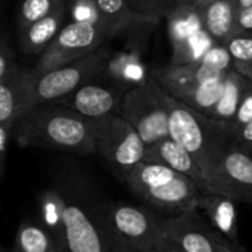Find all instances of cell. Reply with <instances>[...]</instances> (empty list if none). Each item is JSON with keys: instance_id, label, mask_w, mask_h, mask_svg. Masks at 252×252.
Instances as JSON below:
<instances>
[{"instance_id": "cell-40", "label": "cell", "mask_w": 252, "mask_h": 252, "mask_svg": "<svg viewBox=\"0 0 252 252\" xmlns=\"http://www.w3.org/2000/svg\"><path fill=\"white\" fill-rule=\"evenodd\" d=\"M220 252H239V251L233 250V248H232V247H229V245H224V247L221 248V251Z\"/></svg>"}, {"instance_id": "cell-33", "label": "cell", "mask_w": 252, "mask_h": 252, "mask_svg": "<svg viewBox=\"0 0 252 252\" xmlns=\"http://www.w3.org/2000/svg\"><path fill=\"white\" fill-rule=\"evenodd\" d=\"M252 31V4L242 9L236 16V25H235V34ZM233 34V35H235Z\"/></svg>"}, {"instance_id": "cell-10", "label": "cell", "mask_w": 252, "mask_h": 252, "mask_svg": "<svg viewBox=\"0 0 252 252\" xmlns=\"http://www.w3.org/2000/svg\"><path fill=\"white\" fill-rule=\"evenodd\" d=\"M204 188L229 196L239 204L251 205L252 152L232 146L219 165L205 176Z\"/></svg>"}, {"instance_id": "cell-26", "label": "cell", "mask_w": 252, "mask_h": 252, "mask_svg": "<svg viewBox=\"0 0 252 252\" xmlns=\"http://www.w3.org/2000/svg\"><path fill=\"white\" fill-rule=\"evenodd\" d=\"M131 12L143 22H157L167 18L177 6L176 0H128Z\"/></svg>"}, {"instance_id": "cell-32", "label": "cell", "mask_w": 252, "mask_h": 252, "mask_svg": "<svg viewBox=\"0 0 252 252\" xmlns=\"http://www.w3.org/2000/svg\"><path fill=\"white\" fill-rule=\"evenodd\" d=\"M233 140H235V146L252 152V120L247 126H244L242 128L233 133Z\"/></svg>"}, {"instance_id": "cell-23", "label": "cell", "mask_w": 252, "mask_h": 252, "mask_svg": "<svg viewBox=\"0 0 252 252\" xmlns=\"http://www.w3.org/2000/svg\"><path fill=\"white\" fill-rule=\"evenodd\" d=\"M226 77L205 83V84H201V86H196V87H192V89L176 92L171 96H174L176 99L189 105L195 111L210 117L211 112L214 111V108L217 106L219 100L221 99Z\"/></svg>"}, {"instance_id": "cell-12", "label": "cell", "mask_w": 252, "mask_h": 252, "mask_svg": "<svg viewBox=\"0 0 252 252\" xmlns=\"http://www.w3.org/2000/svg\"><path fill=\"white\" fill-rule=\"evenodd\" d=\"M97 78L80 86L56 102L93 120L106 115H120L126 92L115 83H99Z\"/></svg>"}, {"instance_id": "cell-9", "label": "cell", "mask_w": 252, "mask_h": 252, "mask_svg": "<svg viewBox=\"0 0 252 252\" xmlns=\"http://www.w3.org/2000/svg\"><path fill=\"white\" fill-rule=\"evenodd\" d=\"M168 35L173 46L170 65H183L198 62L205 52L216 44L208 35L202 22L201 9L190 6H176L167 16Z\"/></svg>"}, {"instance_id": "cell-7", "label": "cell", "mask_w": 252, "mask_h": 252, "mask_svg": "<svg viewBox=\"0 0 252 252\" xmlns=\"http://www.w3.org/2000/svg\"><path fill=\"white\" fill-rule=\"evenodd\" d=\"M162 86L152 75L126 92L121 117L140 134L145 145L168 137V111L161 96Z\"/></svg>"}, {"instance_id": "cell-13", "label": "cell", "mask_w": 252, "mask_h": 252, "mask_svg": "<svg viewBox=\"0 0 252 252\" xmlns=\"http://www.w3.org/2000/svg\"><path fill=\"white\" fill-rule=\"evenodd\" d=\"M65 252H112L100 226L86 210L68 204L65 210Z\"/></svg>"}, {"instance_id": "cell-14", "label": "cell", "mask_w": 252, "mask_h": 252, "mask_svg": "<svg viewBox=\"0 0 252 252\" xmlns=\"http://www.w3.org/2000/svg\"><path fill=\"white\" fill-rule=\"evenodd\" d=\"M238 204L229 196L216 193L205 188L199 189L198 210H201L211 226L223 235L233 250L247 252L239 241V227H238Z\"/></svg>"}, {"instance_id": "cell-31", "label": "cell", "mask_w": 252, "mask_h": 252, "mask_svg": "<svg viewBox=\"0 0 252 252\" xmlns=\"http://www.w3.org/2000/svg\"><path fill=\"white\" fill-rule=\"evenodd\" d=\"M10 142H12V127L0 124V180H3L4 176L7 148Z\"/></svg>"}, {"instance_id": "cell-11", "label": "cell", "mask_w": 252, "mask_h": 252, "mask_svg": "<svg viewBox=\"0 0 252 252\" xmlns=\"http://www.w3.org/2000/svg\"><path fill=\"white\" fill-rule=\"evenodd\" d=\"M162 230L185 252H220L224 245L232 247L229 242H224L226 238L210 221L207 223L201 217L198 208L164 219Z\"/></svg>"}, {"instance_id": "cell-35", "label": "cell", "mask_w": 252, "mask_h": 252, "mask_svg": "<svg viewBox=\"0 0 252 252\" xmlns=\"http://www.w3.org/2000/svg\"><path fill=\"white\" fill-rule=\"evenodd\" d=\"M108 242H109V247H111V251L112 252H152L139 250V248H133L130 245H126V244H123L120 241H115V239H111V238H108Z\"/></svg>"}, {"instance_id": "cell-42", "label": "cell", "mask_w": 252, "mask_h": 252, "mask_svg": "<svg viewBox=\"0 0 252 252\" xmlns=\"http://www.w3.org/2000/svg\"><path fill=\"white\" fill-rule=\"evenodd\" d=\"M251 205H252V202H251Z\"/></svg>"}, {"instance_id": "cell-29", "label": "cell", "mask_w": 252, "mask_h": 252, "mask_svg": "<svg viewBox=\"0 0 252 252\" xmlns=\"http://www.w3.org/2000/svg\"><path fill=\"white\" fill-rule=\"evenodd\" d=\"M252 120V86L250 87V90L245 93L233 120L230 121V126H232V130L233 133L238 131L239 128H242L244 126H247L250 121Z\"/></svg>"}, {"instance_id": "cell-3", "label": "cell", "mask_w": 252, "mask_h": 252, "mask_svg": "<svg viewBox=\"0 0 252 252\" xmlns=\"http://www.w3.org/2000/svg\"><path fill=\"white\" fill-rule=\"evenodd\" d=\"M109 63L108 49L99 47L90 55L77 59L71 63L62 65L52 71L35 72V69L22 71V96H24V114L31 108L56 102L80 86L100 77ZM22 114V115H24Z\"/></svg>"}, {"instance_id": "cell-15", "label": "cell", "mask_w": 252, "mask_h": 252, "mask_svg": "<svg viewBox=\"0 0 252 252\" xmlns=\"http://www.w3.org/2000/svg\"><path fill=\"white\" fill-rule=\"evenodd\" d=\"M143 161L165 165L174 171H179L190 177L199 188H204L205 174L195 161V158L173 137H164L154 145L146 146Z\"/></svg>"}, {"instance_id": "cell-4", "label": "cell", "mask_w": 252, "mask_h": 252, "mask_svg": "<svg viewBox=\"0 0 252 252\" xmlns=\"http://www.w3.org/2000/svg\"><path fill=\"white\" fill-rule=\"evenodd\" d=\"M124 185L154 208L173 216L198 208L201 188L190 177L165 165L142 161Z\"/></svg>"}, {"instance_id": "cell-22", "label": "cell", "mask_w": 252, "mask_h": 252, "mask_svg": "<svg viewBox=\"0 0 252 252\" xmlns=\"http://www.w3.org/2000/svg\"><path fill=\"white\" fill-rule=\"evenodd\" d=\"M94 9L97 13V22L106 31L109 38L130 27L134 21L143 22L131 12L128 0H94Z\"/></svg>"}, {"instance_id": "cell-38", "label": "cell", "mask_w": 252, "mask_h": 252, "mask_svg": "<svg viewBox=\"0 0 252 252\" xmlns=\"http://www.w3.org/2000/svg\"><path fill=\"white\" fill-rule=\"evenodd\" d=\"M216 0H196L195 3H193V6L195 7H198V9H204V7H207L208 4H211V3H214Z\"/></svg>"}, {"instance_id": "cell-27", "label": "cell", "mask_w": 252, "mask_h": 252, "mask_svg": "<svg viewBox=\"0 0 252 252\" xmlns=\"http://www.w3.org/2000/svg\"><path fill=\"white\" fill-rule=\"evenodd\" d=\"M198 62L204 63L205 66L217 72H229L235 66L233 58L230 56L227 47L220 43H216L213 47H210Z\"/></svg>"}, {"instance_id": "cell-16", "label": "cell", "mask_w": 252, "mask_h": 252, "mask_svg": "<svg viewBox=\"0 0 252 252\" xmlns=\"http://www.w3.org/2000/svg\"><path fill=\"white\" fill-rule=\"evenodd\" d=\"M229 72H217L201 62L183 63V65H170L161 69H154L152 75L158 80V83L170 93H176L180 90L192 89L219 78L226 77Z\"/></svg>"}, {"instance_id": "cell-17", "label": "cell", "mask_w": 252, "mask_h": 252, "mask_svg": "<svg viewBox=\"0 0 252 252\" xmlns=\"http://www.w3.org/2000/svg\"><path fill=\"white\" fill-rule=\"evenodd\" d=\"M65 15H66V3L59 6L50 15L35 21L19 35V49L27 55L44 53V50L52 44L61 30L65 27Z\"/></svg>"}, {"instance_id": "cell-37", "label": "cell", "mask_w": 252, "mask_h": 252, "mask_svg": "<svg viewBox=\"0 0 252 252\" xmlns=\"http://www.w3.org/2000/svg\"><path fill=\"white\" fill-rule=\"evenodd\" d=\"M235 4H236V10L239 13L242 9H245L247 6L252 4V0H235Z\"/></svg>"}, {"instance_id": "cell-21", "label": "cell", "mask_w": 252, "mask_h": 252, "mask_svg": "<svg viewBox=\"0 0 252 252\" xmlns=\"http://www.w3.org/2000/svg\"><path fill=\"white\" fill-rule=\"evenodd\" d=\"M252 83L241 72H238L233 66V69L229 71L226 81H224V90L221 94V99L219 100L217 106L211 112L210 118L219 120V121H227L230 123L245 96V93L250 90Z\"/></svg>"}, {"instance_id": "cell-20", "label": "cell", "mask_w": 252, "mask_h": 252, "mask_svg": "<svg viewBox=\"0 0 252 252\" xmlns=\"http://www.w3.org/2000/svg\"><path fill=\"white\" fill-rule=\"evenodd\" d=\"M12 252H65V247L41 223L22 221Z\"/></svg>"}, {"instance_id": "cell-24", "label": "cell", "mask_w": 252, "mask_h": 252, "mask_svg": "<svg viewBox=\"0 0 252 252\" xmlns=\"http://www.w3.org/2000/svg\"><path fill=\"white\" fill-rule=\"evenodd\" d=\"M68 202L53 190H47L40 198L41 224L63 245L65 238V210Z\"/></svg>"}, {"instance_id": "cell-34", "label": "cell", "mask_w": 252, "mask_h": 252, "mask_svg": "<svg viewBox=\"0 0 252 252\" xmlns=\"http://www.w3.org/2000/svg\"><path fill=\"white\" fill-rule=\"evenodd\" d=\"M154 252H185L174 241H171L170 238H167V236H164L159 242H158V245H157V248H155V251Z\"/></svg>"}, {"instance_id": "cell-28", "label": "cell", "mask_w": 252, "mask_h": 252, "mask_svg": "<svg viewBox=\"0 0 252 252\" xmlns=\"http://www.w3.org/2000/svg\"><path fill=\"white\" fill-rule=\"evenodd\" d=\"M224 46L227 47L233 62H252V31L238 32L232 35Z\"/></svg>"}, {"instance_id": "cell-8", "label": "cell", "mask_w": 252, "mask_h": 252, "mask_svg": "<svg viewBox=\"0 0 252 252\" xmlns=\"http://www.w3.org/2000/svg\"><path fill=\"white\" fill-rule=\"evenodd\" d=\"M106 31L97 21H72L66 24L52 44L41 53L35 72H46L81 59L97 50L105 40Z\"/></svg>"}, {"instance_id": "cell-1", "label": "cell", "mask_w": 252, "mask_h": 252, "mask_svg": "<svg viewBox=\"0 0 252 252\" xmlns=\"http://www.w3.org/2000/svg\"><path fill=\"white\" fill-rule=\"evenodd\" d=\"M12 139L21 148L90 155L96 152L94 120L59 102H47L25 112L12 128Z\"/></svg>"}, {"instance_id": "cell-39", "label": "cell", "mask_w": 252, "mask_h": 252, "mask_svg": "<svg viewBox=\"0 0 252 252\" xmlns=\"http://www.w3.org/2000/svg\"><path fill=\"white\" fill-rule=\"evenodd\" d=\"M196 0H176V3H177V6H190V4H193Z\"/></svg>"}, {"instance_id": "cell-19", "label": "cell", "mask_w": 252, "mask_h": 252, "mask_svg": "<svg viewBox=\"0 0 252 252\" xmlns=\"http://www.w3.org/2000/svg\"><path fill=\"white\" fill-rule=\"evenodd\" d=\"M22 71L24 68L18 66L0 81V124L12 128L24 114Z\"/></svg>"}, {"instance_id": "cell-6", "label": "cell", "mask_w": 252, "mask_h": 252, "mask_svg": "<svg viewBox=\"0 0 252 252\" xmlns=\"http://www.w3.org/2000/svg\"><path fill=\"white\" fill-rule=\"evenodd\" d=\"M94 142L96 152L121 183H126L134 167L143 161L146 151L140 134L121 115L96 118Z\"/></svg>"}, {"instance_id": "cell-2", "label": "cell", "mask_w": 252, "mask_h": 252, "mask_svg": "<svg viewBox=\"0 0 252 252\" xmlns=\"http://www.w3.org/2000/svg\"><path fill=\"white\" fill-rule=\"evenodd\" d=\"M162 100L168 111L170 137L180 143L207 176L235 146L230 123L210 118L171 96L164 87Z\"/></svg>"}, {"instance_id": "cell-36", "label": "cell", "mask_w": 252, "mask_h": 252, "mask_svg": "<svg viewBox=\"0 0 252 252\" xmlns=\"http://www.w3.org/2000/svg\"><path fill=\"white\" fill-rule=\"evenodd\" d=\"M235 69H236L238 72H241L242 75H245V77L252 83V62H247V63H244V62H236V63H235Z\"/></svg>"}, {"instance_id": "cell-18", "label": "cell", "mask_w": 252, "mask_h": 252, "mask_svg": "<svg viewBox=\"0 0 252 252\" xmlns=\"http://www.w3.org/2000/svg\"><path fill=\"white\" fill-rule=\"evenodd\" d=\"M201 12L204 28L216 43L224 44L235 34L238 16L235 0H216Z\"/></svg>"}, {"instance_id": "cell-41", "label": "cell", "mask_w": 252, "mask_h": 252, "mask_svg": "<svg viewBox=\"0 0 252 252\" xmlns=\"http://www.w3.org/2000/svg\"><path fill=\"white\" fill-rule=\"evenodd\" d=\"M1 252H7V251H6V250H4V248H1Z\"/></svg>"}, {"instance_id": "cell-30", "label": "cell", "mask_w": 252, "mask_h": 252, "mask_svg": "<svg viewBox=\"0 0 252 252\" xmlns=\"http://www.w3.org/2000/svg\"><path fill=\"white\" fill-rule=\"evenodd\" d=\"M19 65L15 61L13 52L7 44V38L3 37L0 44V81L4 80L9 74H12Z\"/></svg>"}, {"instance_id": "cell-25", "label": "cell", "mask_w": 252, "mask_h": 252, "mask_svg": "<svg viewBox=\"0 0 252 252\" xmlns=\"http://www.w3.org/2000/svg\"><path fill=\"white\" fill-rule=\"evenodd\" d=\"M63 3H66V0H22L18 13L19 31H24L35 21L50 15Z\"/></svg>"}, {"instance_id": "cell-5", "label": "cell", "mask_w": 252, "mask_h": 252, "mask_svg": "<svg viewBox=\"0 0 252 252\" xmlns=\"http://www.w3.org/2000/svg\"><path fill=\"white\" fill-rule=\"evenodd\" d=\"M92 217L108 238L133 248L154 252L158 242L165 236L162 220L137 205L109 202L93 208Z\"/></svg>"}]
</instances>
